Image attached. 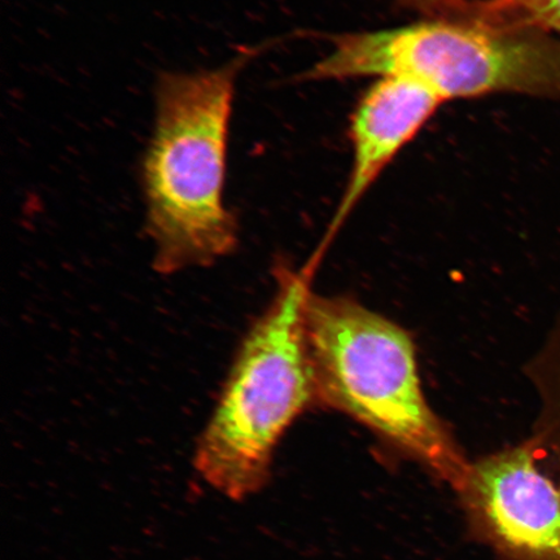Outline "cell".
I'll use <instances>...</instances> for the list:
<instances>
[{"instance_id":"6da1fadb","label":"cell","mask_w":560,"mask_h":560,"mask_svg":"<svg viewBox=\"0 0 560 560\" xmlns=\"http://www.w3.org/2000/svg\"><path fill=\"white\" fill-rule=\"evenodd\" d=\"M255 54L159 77L140 177L153 266L161 275L206 268L236 248L240 229L223 195L229 131L237 77Z\"/></svg>"},{"instance_id":"7a4b0ae2","label":"cell","mask_w":560,"mask_h":560,"mask_svg":"<svg viewBox=\"0 0 560 560\" xmlns=\"http://www.w3.org/2000/svg\"><path fill=\"white\" fill-rule=\"evenodd\" d=\"M317 261L277 269V292L237 350L219 401L198 440L194 466L233 501L260 492L290 425L317 401L306 306Z\"/></svg>"},{"instance_id":"3957f363","label":"cell","mask_w":560,"mask_h":560,"mask_svg":"<svg viewBox=\"0 0 560 560\" xmlns=\"http://www.w3.org/2000/svg\"><path fill=\"white\" fill-rule=\"evenodd\" d=\"M306 335L317 401L457 489L470 462L425 400L409 334L354 301L312 293Z\"/></svg>"},{"instance_id":"277c9868","label":"cell","mask_w":560,"mask_h":560,"mask_svg":"<svg viewBox=\"0 0 560 560\" xmlns=\"http://www.w3.org/2000/svg\"><path fill=\"white\" fill-rule=\"evenodd\" d=\"M398 77L439 100L560 94V40L467 16L424 18L389 30L335 35L310 81Z\"/></svg>"},{"instance_id":"5b68a950","label":"cell","mask_w":560,"mask_h":560,"mask_svg":"<svg viewBox=\"0 0 560 560\" xmlns=\"http://www.w3.org/2000/svg\"><path fill=\"white\" fill-rule=\"evenodd\" d=\"M530 439L468 466L455 489L471 534L499 560H560V482Z\"/></svg>"},{"instance_id":"8992f818","label":"cell","mask_w":560,"mask_h":560,"mask_svg":"<svg viewBox=\"0 0 560 560\" xmlns=\"http://www.w3.org/2000/svg\"><path fill=\"white\" fill-rule=\"evenodd\" d=\"M443 104L431 91L398 77L376 79L365 91L350 117L352 164L346 190L315 257H320L363 196Z\"/></svg>"},{"instance_id":"52a82bcc","label":"cell","mask_w":560,"mask_h":560,"mask_svg":"<svg viewBox=\"0 0 560 560\" xmlns=\"http://www.w3.org/2000/svg\"><path fill=\"white\" fill-rule=\"evenodd\" d=\"M457 16L537 31L560 40V0H480Z\"/></svg>"},{"instance_id":"ba28073f","label":"cell","mask_w":560,"mask_h":560,"mask_svg":"<svg viewBox=\"0 0 560 560\" xmlns=\"http://www.w3.org/2000/svg\"><path fill=\"white\" fill-rule=\"evenodd\" d=\"M409 9L422 12L424 18L453 16L480 0H398Z\"/></svg>"}]
</instances>
